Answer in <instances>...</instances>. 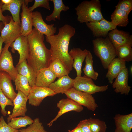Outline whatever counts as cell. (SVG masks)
Segmentation results:
<instances>
[{"instance_id":"cell-1","label":"cell","mask_w":132,"mask_h":132,"mask_svg":"<svg viewBox=\"0 0 132 132\" xmlns=\"http://www.w3.org/2000/svg\"><path fill=\"white\" fill-rule=\"evenodd\" d=\"M75 33L74 28L65 24L59 28L57 34L45 36L46 41L50 45L51 61L59 59L70 71L72 70L73 61L69 54L68 47L70 39Z\"/></svg>"},{"instance_id":"cell-2","label":"cell","mask_w":132,"mask_h":132,"mask_svg":"<svg viewBox=\"0 0 132 132\" xmlns=\"http://www.w3.org/2000/svg\"><path fill=\"white\" fill-rule=\"evenodd\" d=\"M27 37L29 52L27 61L36 73L41 69L48 67L51 61V53L44 43V35L34 28Z\"/></svg>"},{"instance_id":"cell-3","label":"cell","mask_w":132,"mask_h":132,"mask_svg":"<svg viewBox=\"0 0 132 132\" xmlns=\"http://www.w3.org/2000/svg\"><path fill=\"white\" fill-rule=\"evenodd\" d=\"M78 21L81 23L99 21L104 18L99 0H85L75 8Z\"/></svg>"},{"instance_id":"cell-4","label":"cell","mask_w":132,"mask_h":132,"mask_svg":"<svg viewBox=\"0 0 132 132\" xmlns=\"http://www.w3.org/2000/svg\"><path fill=\"white\" fill-rule=\"evenodd\" d=\"M92 43L95 55L100 60L105 69H107L111 61L116 56L115 47L108 37L105 38L97 37Z\"/></svg>"},{"instance_id":"cell-5","label":"cell","mask_w":132,"mask_h":132,"mask_svg":"<svg viewBox=\"0 0 132 132\" xmlns=\"http://www.w3.org/2000/svg\"><path fill=\"white\" fill-rule=\"evenodd\" d=\"M73 87L78 91L92 95L106 91L108 89V85L97 86L92 79L84 76H77L74 79Z\"/></svg>"},{"instance_id":"cell-6","label":"cell","mask_w":132,"mask_h":132,"mask_svg":"<svg viewBox=\"0 0 132 132\" xmlns=\"http://www.w3.org/2000/svg\"><path fill=\"white\" fill-rule=\"evenodd\" d=\"M64 94L68 98L86 107L90 110L94 111L98 107L94 97L92 95L78 91L73 87Z\"/></svg>"},{"instance_id":"cell-7","label":"cell","mask_w":132,"mask_h":132,"mask_svg":"<svg viewBox=\"0 0 132 132\" xmlns=\"http://www.w3.org/2000/svg\"><path fill=\"white\" fill-rule=\"evenodd\" d=\"M11 44H5L2 49L0 55V72L7 73L14 81L18 73L13 65L11 53L8 50Z\"/></svg>"},{"instance_id":"cell-8","label":"cell","mask_w":132,"mask_h":132,"mask_svg":"<svg viewBox=\"0 0 132 132\" xmlns=\"http://www.w3.org/2000/svg\"><path fill=\"white\" fill-rule=\"evenodd\" d=\"M86 24L92 32L94 37L97 38L106 37L109 31L115 29L117 27L111 21L104 18L100 21L90 22Z\"/></svg>"},{"instance_id":"cell-9","label":"cell","mask_w":132,"mask_h":132,"mask_svg":"<svg viewBox=\"0 0 132 132\" xmlns=\"http://www.w3.org/2000/svg\"><path fill=\"white\" fill-rule=\"evenodd\" d=\"M56 94L49 88L35 86L32 87L27 96L29 103L32 106H38L45 98L53 96Z\"/></svg>"},{"instance_id":"cell-10","label":"cell","mask_w":132,"mask_h":132,"mask_svg":"<svg viewBox=\"0 0 132 132\" xmlns=\"http://www.w3.org/2000/svg\"><path fill=\"white\" fill-rule=\"evenodd\" d=\"M0 36L5 44L11 43L21 35V25L14 22L11 16L10 22L4 25Z\"/></svg>"},{"instance_id":"cell-11","label":"cell","mask_w":132,"mask_h":132,"mask_svg":"<svg viewBox=\"0 0 132 132\" xmlns=\"http://www.w3.org/2000/svg\"><path fill=\"white\" fill-rule=\"evenodd\" d=\"M56 106L59 110L55 117L47 124L49 127L51 126L54 122L65 113L71 111L79 112L83 109L82 106L68 98L62 99L60 100L57 103Z\"/></svg>"},{"instance_id":"cell-12","label":"cell","mask_w":132,"mask_h":132,"mask_svg":"<svg viewBox=\"0 0 132 132\" xmlns=\"http://www.w3.org/2000/svg\"><path fill=\"white\" fill-rule=\"evenodd\" d=\"M33 25L39 32L46 36L54 35L56 31V27L54 24L49 25L46 24L43 20L41 13L35 11L32 12Z\"/></svg>"},{"instance_id":"cell-13","label":"cell","mask_w":132,"mask_h":132,"mask_svg":"<svg viewBox=\"0 0 132 132\" xmlns=\"http://www.w3.org/2000/svg\"><path fill=\"white\" fill-rule=\"evenodd\" d=\"M27 96L20 91H18L17 96L13 101L14 108L12 112L7 118L8 122L12 118L17 116H24L27 111Z\"/></svg>"},{"instance_id":"cell-14","label":"cell","mask_w":132,"mask_h":132,"mask_svg":"<svg viewBox=\"0 0 132 132\" xmlns=\"http://www.w3.org/2000/svg\"><path fill=\"white\" fill-rule=\"evenodd\" d=\"M32 0H25L22 5V12L21 16V34L27 36L32 31L33 19L32 12L28 7L29 3L33 1Z\"/></svg>"},{"instance_id":"cell-15","label":"cell","mask_w":132,"mask_h":132,"mask_svg":"<svg viewBox=\"0 0 132 132\" xmlns=\"http://www.w3.org/2000/svg\"><path fill=\"white\" fill-rule=\"evenodd\" d=\"M108 36L115 48L124 45L132 46V35L127 32L116 28L109 32Z\"/></svg>"},{"instance_id":"cell-16","label":"cell","mask_w":132,"mask_h":132,"mask_svg":"<svg viewBox=\"0 0 132 132\" xmlns=\"http://www.w3.org/2000/svg\"><path fill=\"white\" fill-rule=\"evenodd\" d=\"M10 47L13 53L17 51L19 54V58L17 64L27 60L29 52V45L27 36L21 35L10 44Z\"/></svg>"},{"instance_id":"cell-17","label":"cell","mask_w":132,"mask_h":132,"mask_svg":"<svg viewBox=\"0 0 132 132\" xmlns=\"http://www.w3.org/2000/svg\"><path fill=\"white\" fill-rule=\"evenodd\" d=\"M128 70L126 67L119 73L112 84V88L116 93L128 95L131 88L128 85Z\"/></svg>"},{"instance_id":"cell-18","label":"cell","mask_w":132,"mask_h":132,"mask_svg":"<svg viewBox=\"0 0 132 132\" xmlns=\"http://www.w3.org/2000/svg\"><path fill=\"white\" fill-rule=\"evenodd\" d=\"M12 78L6 72H0V89L5 95L13 102L17 93L12 84Z\"/></svg>"},{"instance_id":"cell-19","label":"cell","mask_w":132,"mask_h":132,"mask_svg":"<svg viewBox=\"0 0 132 132\" xmlns=\"http://www.w3.org/2000/svg\"><path fill=\"white\" fill-rule=\"evenodd\" d=\"M56 78L55 75L49 67L42 68L36 73L35 86L49 88Z\"/></svg>"},{"instance_id":"cell-20","label":"cell","mask_w":132,"mask_h":132,"mask_svg":"<svg viewBox=\"0 0 132 132\" xmlns=\"http://www.w3.org/2000/svg\"><path fill=\"white\" fill-rule=\"evenodd\" d=\"M89 51L83 50L79 48H73L69 52V54L73 59L72 67L76 70L77 76H81L83 63Z\"/></svg>"},{"instance_id":"cell-21","label":"cell","mask_w":132,"mask_h":132,"mask_svg":"<svg viewBox=\"0 0 132 132\" xmlns=\"http://www.w3.org/2000/svg\"><path fill=\"white\" fill-rule=\"evenodd\" d=\"M74 81V79L71 78L68 75L63 76L52 83L49 88L56 94L64 93L73 87Z\"/></svg>"},{"instance_id":"cell-22","label":"cell","mask_w":132,"mask_h":132,"mask_svg":"<svg viewBox=\"0 0 132 132\" xmlns=\"http://www.w3.org/2000/svg\"><path fill=\"white\" fill-rule=\"evenodd\" d=\"M116 128L114 132H131L132 113L126 115L118 114L113 117Z\"/></svg>"},{"instance_id":"cell-23","label":"cell","mask_w":132,"mask_h":132,"mask_svg":"<svg viewBox=\"0 0 132 132\" xmlns=\"http://www.w3.org/2000/svg\"><path fill=\"white\" fill-rule=\"evenodd\" d=\"M126 63L125 61L118 57L115 58L111 61L108 66V71L106 75L109 83L112 84L113 79L122 70L126 67Z\"/></svg>"},{"instance_id":"cell-24","label":"cell","mask_w":132,"mask_h":132,"mask_svg":"<svg viewBox=\"0 0 132 132\" xmlns=\"http://www.w3.org/2000/svg\"><path fill=\"white\" fill-rule=\"evenodd\" d=\"M15 67L18 74L27 79L31 87L35 86L36 73L28 64L27 60L17 64Z\"/></svg>"},{"instance_id":"cell-25","label":"cell","mask_w":132,"mask_h":132,"mask_svg":"<svg viewBox=\"0 0 132 132\" xmlns=\"http://www.w3.org/2000/svg\"><path fill=\"white\" fill-rule=\"evenodd\" d=\"M25 0H12L8 4H3L2 7V12L9 11L11 13L13 21L21 25L20 18V12L21 7Z\"/></svg>"},{"instance_id":"cell-26","label":"cell","mask_w":132,"mask_h":132,"mask_svg":"<svg viewBox=\"0 0 132 132\" xmlns=\"http://www.w3.org/2000/svg\"><path fill=\"white\" fill-rule=\"evenodd\" d=\"M128 15L125 11L115 8L111 15V21L117 26L126 27L129 22Z\"/></svg>"},{"instance_id":"cell-27","label":"cell","mask_w":132,"mask_h":132,"mask_svg":"<svg viewBox=\"0 0 132 132\" xmlns=\"http://www.w3.org/2000/svg\"><path fill=\"white\" fill-rule=\"evenodd\" d=\"M54 4V10L52 13L46 16V20L48 21H55L56 19L60 20V14L62 11H68L69 8L66 6L62 0H51Z\"/></svg>"},{"instance_id":"cell-28","label":"cell","mask_w":132,"mask_h":132,"mask_svg":"<svg viewBox=\"0 0 132 132\" xmlns=\"http://www.w3.org/2000/svg\"><path fill=\"white\" fill-rule=\"evenodd\" d=\"M48 67L58 78L68 75L70 72L63 62L57 59L51 60Z\"/></svg>"},{"instance_id":"cell-29","label":"cell","mask_w":132,"mask_h":132,"mask_svg":"<svg viewBox=\"0 0 132 132\" xmlns=\"http://www.w3.org/2000/svg\"><path fill=\"white\" fill-rule=\"evenodd\" d=\"M85 62V66L83 69L84 76L92 79L96 80L99 76V74L95 71L93 69V56L89 51L86 57Z\"/></svg>"},{"instance_id":"cell-30","label":"cell","mask_w":132,"mask_h":132,"mask_svg":"<svg viewBox=\"0 0 132 132\" xmlns=\"http://www.w3.org/2000/svg\"><path fill=\"white\" fill-rule=\"evenodd\" d=\"M14 82L16 90L21 91L27 96L32 88L27 79L18 74Z\"/></svg>"},{"instance_id":"cell-31","label":"cell","mask_w":132,"mask_h":132,"mask_svg":"<svg viewBox=\"0 0 132 132\" xmlns=\"http://www.w3.org/2000/svg\"><path fill=\"white\" fill-rule=\"evenodd\" d=\"M33 122V120L30 117L25 115L24 116L13 118L8 124L11 128L18 130L31 124Z\"/></svg>"},{"instance_id":"cell-32","label":"cell","mask_w":132,"mask_h":132,"mask_svg":"<svg viewBox=\"0 0 132 132\" xmlns=\"http://www.w3.org/2000/svg\"><path fill=\"white\" fill-rule=\"evenodd\" d=\"M118 58L126 62L132 60V48L128 45H124L115 48Z\"/></svg>"},{"instance_id":"cell-33","label":"cell","mask_w":132,"mask_h":132,"mask_svg":"<svg viewBox=\"0 0 132 132\" xmlns=\"http://www.w3.org/2000/svg\"><path fill=\"white\" fill-rule=\"evenodd\" d=\"M88 120L91 132H106L107 126L104 121L92 118Z\"/></svg>"},{"instance_id":"cell-34","label":"cell","mask_w":132,"mask_h":132,"mask_svg":"<svg viewBox=\"0 0 132 132\" xmlns=\"http://www.w3.org/2000/svg\"><path fill=\"white\" fill-rule=\"evenodd\" d=\"M33 123L27 128L19 130L20 132H47L44 129L42 123L39 119L36 118L33 120Z\"/></svg>"},{"instance_id":"cell-35","label":"cell","mask_w":132,"mask_h":132,"mask_svg":"<svg viewBox=\"0 0 132 132\" xmlns=\"http://www.w3.org/2000/svg\"><path fill=\"white\" fill-rule=\"evenodd\" d=\"M9 105L13 106V102L5 95L2 90L0 89V106L1 107V112L4 116H5L7 114V112L5 109L6 106Z\"/></svg>"},{"instance_id":"cell-36","label":"cell","mask_w":132,"mask_h":132,"mask_svg":"<svg viewBox=\"0 0 132 132\" xmlns=\"http://www.w3.org/2000/svg\"><path fill=\"white\" fill-rule=\"evenodd\" d=\"M115 7L125 11L129 14L132 10V0H120Z\"/></svg>"},{"instance_id":"cell-37","label":"cell","mask_w":132,"mask_h":132,"mask_svg":"<svg viewBox=\"0 0 132 132\" xmlns=\"http://www.w3.org/2000/svg\"><path fill=\"white\" fill-rule=\"evenodd\" d=\"M49 0H35L32 6L28 8L30 11L32 12L36 8L39 7H43L49 10L50 8Z\"/></svg>"},{"instance_id":"cell-38","label":"cell","mask_w":132,"mask_h":132,"mask_svg":"<svg viewBox=\"0 0 132 132\" xmlns=\"http://www.w3.org/2000/svg\"><path fill=\"white\" fill-rule=\"evenodd\" d=\"M0 132H16L18 130L14 129L9 126L5 121L2 116L0 117Z\"/></svg>"},{"instance_id":"cell-39","label":"cell","mask_w":132,"mask_h":132,"mask_svg":"<svg viewBox=\"0 0 132 132\" xmlns=\"http://www.w3.org/2000/svg\"><path fill=\"white\" fill-rule=\"evenodd\" d=\"M77 126L80 128L82 132H91L88 119L80 121Z\"/></svg>"},{"instance_id":"cell-40","label":"cell","mask_w":132,"mask_h":132,"mask_svg":"<svg viewBox=\"0 0 132 132\" xmlns=\"http://www.w3.org/2000/svg\"><path fill=\"white\" fill-rule=\"evenodd\" d=\"M3 4L1 0H0V22L1 21L4 25L8 23L11 20V16L8 15L4 16L2 14V7Z\"/></svg>"},{"instance_id":"cell-41","label":"cell","mask_w":132,"mask_h":132,"mask_svg":"<svg viewBox=\"0 0 132 132\" xmlns=\"http://www.w3.org/2000/svg\"><path fill=\"white\" fill-rule=\"evenodd\" d=\"M68 132H82L80 128L78 126L76 127L73 130H69Z\"/></svg>"},{"instance_id":"cell-42","label":"cell","mask_w":132,"mask_h":132,"mask_svg":"<svg viewBox=\"0 0 132 132\" xmlns=\"http://www.w3.org/2000/svg\"><path fill=\"white\" fill-rule=\"evenodd\" d=\"M3 43H4V41L3 39L0 36V55L2 51V46Z\"/></svg>"},{"instance_id":"cell-43","label":"cell","mask_w":132,"mask_h":132,"mask_svg":"<svg viewBox=\"0 0 132 132\" xmlns=\"http://www.w3.org/2000/svg\"><path fill=\"white\" fill-rule=\"evenodd\" d=\"M1 0L3 3L4 4H9L12 1V0Z\"/></svg>"},{"instance_id":"cell-44","label":"cell","mask_w":132,"mask_h":132,"mask_svg":"<svg viewBox=\"0 0 132 132\" xmlns=\"http://www.w3.org/2000/svg\"><path fill=\"white\" fill-rule=\"evenodd\" d=\"M4 25L3 22H0V32H1Z\"/></svg>"},{"instance_id":"cell-45","label":"cell","mask_w":132,"mask_h":132,"mask_svg":"<svg viewBox=\"0 0 132 132\" xmlns=\"http://www.w3.org/2000/svg\"><path fill=\"white\" fill-rule=\"evenodd\" d=\"M20 132V131H18V132Z\"/></svg>"},{"instance_id":"cell-46","label":"cell","mask_w":132,"mask_h":132,"mask_svg":"<svg viewBox=\"0 0 132 132\" xmlns=\"http://www.w3.org/2000/svg\"></svg>"}]
</instances>
